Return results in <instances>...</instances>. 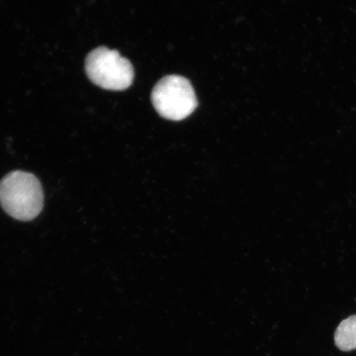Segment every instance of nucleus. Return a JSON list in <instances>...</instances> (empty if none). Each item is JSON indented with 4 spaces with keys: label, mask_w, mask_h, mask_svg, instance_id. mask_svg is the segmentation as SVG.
<instances>
[{
    "label": "nucleus",
    "mask_w": 356,
    "mask_h": 356,
    "mask_svg": "<svg viewBox=\"0 0 356 356\" xmlns=\"http://www.w3.org/2000/svg\"><path fill=\"white\" fill-rule=\"evenodd\" d=\"M86 71L92 83L106 90H126L133 83L131 62L118 51L104 47L89 53L86 60Z\"/></svg>",
    "instance_id": "f03ea898"
},
{
    "label": "nucleus",
    "mask_w": 356,
    "mask_h": 356,
    "mask_svg": "<svg viewBox=\"0 0 356 356\" xmlns=\"http://www.w3.org/2000/svg\"><path fill=\"white\" fill-rule=\"evenodd\" d=\"M43 202L41 184L32 173L12 172L0 181V204L16 220L35 219L42 210Z\"/></svg>",
    "instance_id": "f257e3e1"
},
{
    "label": "nucleus",
    "mask_w": 356,
    "mask_h": 356,
    "mask_svg": "<svg viewBox=\"0 0 356 356\" xmlns=\"http://www.w3.org/2000/svg\"><path fill=\"white\" fill-rule=\"evenodd\" d=\"M335 342L341 350L356 349V316H351L340 323L335 333Z\"/></svg>",
    "instance_id": "20e7f679"
},
{
    "label": "nucleus",
    "mask_w": 356,
    "mask_h": 356,
    "mask_svg": "<svg viewBox=\"0 0 356 356\" xmlns=\"http://www.w3.org/2000/svg\"><path fill=\"white\" fill-rule=\"evenodd\" d=\"M151 99L158 113L172 121L189 117L197 106L193 87L188 79L178 75H168L160 80Z\"/></svg>",
    "instance_id": "7ed1b4c3"
}]
</instances>
